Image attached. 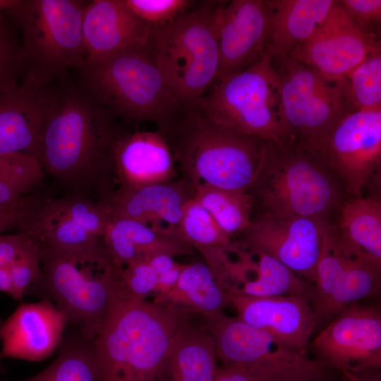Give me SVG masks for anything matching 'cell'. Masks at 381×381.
I'll list each match as a JSON object with an SVG mask.
<instances>
[{
    "mask_svg": "<svg viewBox=\"0 0 381 381\" xmlns=\"http://www.w3.org/2000/svg\"><path fill=\"white\" fill-rule=\"evenodd\" d=\"M116 116L71 75L52 85L37 159L44 172L86 197L113 171Z\"/></svg>",
    "mask_w": 381,
    "mask_h": 381,
    "instance_id": "obj_1",
    "label": "cell"
},
{
    "mask_svg": "<svg viewBox=\"0 0 381 381\" xmlns=\"http://www.w3.org/2000/svg\"><path fill=\"white\" fill-rule=\"evenodd\" d=\"M188 312L118 294L92 341L97 381H159Z\"/></svg>",
    "mask_w": 381,
    "mask_h": 381,
    "instance_id": "obj_2",
    "label": "cell"
},
{
    "mask_svg": "<svg viewBox=\"0 0 381 381\" xmlns=\"http://www.w3.org/2000/svg\"><path fill=\"white\" fill-rule=\"evenodd\" d=\"M158 131L193 186L250 192L261 171L267 143L217 124L193 102H182Z\"/></svg>",
    "mask_w": 381,
    "mask_h": 381,
    "instance_id": "obj_3",
    "label": "cell"
},
{
    "mask_svg": "<svg viewBox=\"0 0 381 381\" xmlns=\"http://www.w3.org/2000/svg\"><path fill=\"white\" fill-rule=\"evenodd\" d=\"M39 287L64 312L80 335L93 341L119 291L120 270L103 238L92 244L56 248L40 246Z\"/></svg>",
    "mask_w": 381,
    "mask_h": 381,
    "instance_id": "obj_4",
    "label": "cell"
},
{
    "mask_svg": "<svg viewBox=\"0 0 381 381\" xmlns=\"http://www.w3.org/2000/svg\"><path fill=\"white\" fill-rule=\"evenodd\" d=\"M88 1L18 0L5 12L20 35L22 80L49 86L85 66L83 16Z\"/></svg>",
    "mask_w": 381,
    "mask_h": 381,
    "instance_id": "obj_5",
    "label": "cell"
},
{
    "mask_svg": "<svg viewBox=\"0 0 381 381\" xmlns=\"http://www.w3.org/2000/svg\"><path fill=\"white\" fill-rule=\"evenodd\" d=\"M147 44L87 64L76 71L77 79L116 116L152 122L159 128L175 115L182 101L165 83Z\"/></svg>",
    "mask_w": 381,
    "mask_h": 381,
    "instance_id": "obj_6",
    "label": "cell"
},
{
    "mask_svg": "<svg viewBox=\"0 0 381 381\" xmlns=\"http://www.w3.org/2000/svg\"><path fill=\"white\" fill-rule=\"evenodd\" d=\"M250 191L263 212L278 216L327 220L342 202L338 180L319 155L294 144H267Z\"/></svg>",
    "mask_w": 381,
    "mask_h": 381,
    "instance_id": "obj_7",
    "label": "cell"
},
{
    "mask_svg": "<svg viewBox=\"0 0 381 381\" xmlns=\"http://www.w3.org/2000/svg\"><path fill=\"white\" fill-rule=\"evenodd\" d=\"M217 1H202L173 21L151 26L148 47L163 78L182 102H193L218 81L220 60L212 23Z\"/></svg>",
    "mask_w": 381,
    "mask_h": 381,
    "instance_id": "obj_8",
    "label": "cell"
},
{
    "mask_svg": "<svg viewBox=\"0 0 381 381\" xmlns=\"http://www.w3.org/2000/svg\"><path fill=\"white\" fill-rule=\"evenodd\" d=\"M193 102L223 127L267 143L291 144L282 114L278 73L266 54L248 68L220 79Z\"/></svg>",
    "mask_w": 381,
    "mask_h": 381,
    "instance_id": "obj_9",
    "label": "cell"
},
{
    "mask_svg": "<svg viewBox=\"0 0 381 381\" xmlns=\"http://www.w3.org/2000/svg\"><path fill=\"white\" fill-rule=\"evenodd\" d=\"M207 319L223 366L241 370L250 381H334V371L321 361L238 318L222 313Z\"/></svg>",
    "mask_w": 381,
    "mask_h": 381,
    "instance_id": "obj_10",
    "label": "cell"
},
{
    "mask_svg": "<svg viewBox=\"0 0 381 381\" xmlns=\"http://www.w3.org/2000/svg\"><path fill=\"white\" fill-rule=\"evenodd\" d=\"M273 63L279 76L282 114L290 143L318 155L332 127L353 111L345 95L346 78L329 80L292 58Z\"/></svg>",
    "mask_w": 381,
    "mask_h": 381,
    "instance_id": "obj_11",
    "label": "cell"
},
{
    "mask_svg": "<svg viewBox=\"0 0 381 381\" xmlns=\"http://www.w3.org/2000/svg\"><path fill=\"white\" fill-rule=\"evenodd\" d=\"M381 262L346 242L327 222L310 300L318 322L333 319L351 304L377 294Z\"/></svg>",
    "mask_w": 381,
    "mask_h": 381,
    "instance_id": "obj_12",
    "label": "cell"
},
{
    "mask_svg": "<svg viewBox=\"0 0 381 381\" xmlns=\"http://www.w3.org/2000/svg\"><path fill=\"white\" fill-rule=\"evenodd\" d=\"M318 155L349 193L361 196L380 169L381 109L346 114L326 135Z\"/></svg>",
    "mask_w": 381,
    "mask_h": 381,
    "instance_id": "obj_13",
    "label": "cell"
},
{
    "mask_svg": "<svg viewBox=\"0 0 381 381\" xmlns=\"http://www.w3.org/2000/svg\"><path fill=\"white\" fill-rule=\"evenodd\" d=\"M312 346L316 358L337 373L380 369V308L351 304L320 332Z\"/></svg>",
    "mask_w": 381,
    "mask_h": 381,
    "instance_id": "obj_14",
    "label": "cell"
},
{
    "mask_svg": "<svg viewBox=\"0 0 381 381\" xmlns=\"http://www.w3.org/2000/svg\"><path fill=\"white\" fill-rule=\"evenodd\" d=\"M327 222L262 212L252 219L240 243L271 256L313 285Z\"/></svg>",
    "mask_w": 381,
    "mask_h": 381,
    "instance_id": "obj_15",
    "label": "cell"
},
{
    "mask_svg": "<svg viewBox=\"0 0 381 381\" xmlns=\"http://www.w3.org/2000/svg\"><path fill=\"white\" fill-rule=\"evenodd\" d=\"M111 219L102 201L73 193L33 203L19 229L29 234L39 246L70 248L102 240Z\"/></svg>",
    "mask_w": 381,
    "mask_h": 381,
    "instance_id": "obj_16",
    "label": "cell"
},
{
    "mask_svg": "<svg viewBox=\"0 0 381 381\" xmlns=\"http://www.w3.org/2000/svg\"><path fill=\"white\" fill-rule=\"evenodd\" d=\"M380 37L362 29L337 1L314 34L291 55L332 80H341L375 47Z\"/></svg>",
    "mask_w": 381,
    "mask_h": 381,
    "instance_id": "obj_17",
    "label": "cell"
},
{
    "mask_svg": "<svg viewBox=\"0 0 381 381\" xmlns=\"http://www.w3.org/2000/svg\"><path fill=\"white\" fill-rule=\"evenodd\" d=\"M212 23L220 60L218 81L265 54L269 23L265 0L217 1Z\"/></svg>",
    "mask_w": 381,
    "mask_h": 381,
    "instance_id": "obj_18",
    "label": "cell"
},
{
    "mask_svg": "<svg viewBox=\"0 0 381 381\" xmlns=\"http://www.w3.org/2000/svg\"><path fill=\"white\" fill-rule=\"evenodd\" d=\"M229 299L238 319L292 349L307 353L319 324L310 296L253 297L229 294Z\"/></svg>",
    "mask_w": 381,
    "mask_h": 381,
    "instance_id": "obj_19",
    "label": "cell"
},
{
    "mask_svg": "<svg viewBox=\"0 0 381 381\" xmlns=\"http://www.w3.org/2000/svg\"><path fill=\"white\" fill-rule=\"evenodd\" d=\"M226 248L219 255L217 267L226 277L229 294L310 296L313 285L271 256L231 243L228 246L231 257Z\"/></svg>",
    "mask_w": 381,
    "mask_h": 381,
    "instance_id": "obj_20",
    "label": "cell"
},
{
    "mask_svg": "<svg viewBox=\"0 0 381 381\" xmlns=\"http://www.w3.org/2000/svg\"><path fill=\"white\" fill-rule=\"evenodd\" d=\"M68 318L51 300L22 303L4 321L0 359L40 361L61 345Z\"/></svg>",
    "mask_w": 381,
    "mask_h": 381,
    "instance_id": "obj_21",
    "label": "cell"
},
{
    "mask_svg": "<svg viewBox=\"0 0 381 381\" xmlns=\"http://www.w3.org/2000/svg\"><path fill=\"white\" fill-rule=\"evenodd\" d=\"M150 29V25L132 12L125 0L89 1L83 16L86 64L147 45Z\"/></svg>",
    "mask_w": 381,
    "mask_h": 381,
    "instance_id": "obj_22",
    "label": "cell"
},
{
    "mask_svg": "<svg viewBox=\"0 0 381 381\" xmlns=\"http://www.w3.org/2000/svg\"><path fill=\"white\" fill-rule=\"evenodd\" d=\"M194 193L193 186L183 179L136 188L119 187L107 193L101 201L111 218L178 228L184 207Z\"/></svg>",
    "mask_w": 381,
    "mask_h": 381,
    "instance_id": "obj_23",
    "label": "cell"
},
{
    "mask_svg": "<svg viewBox=\"0 0 381 381\" xmlns=\"http://www.w3.org/2000/svg\"><path fill=\"white\" fill-rule=\"evenodd\" d=\"M52 85L22 80L0 95V154L20 153L37 158Z\"/></svg>",
    "mask_w": 381,
    "mask_h": 381,
    "instance_id": "obj_24",
    "label": "cell"
},
{
    "mask_svg": "<svg viewBox=\"0 0 381 381\" xmlns=\"http://www.w3.org/2000/svg\"><path fill=\"white\" fill-rule=\"evenodd\" d=\"M112 159L120 187L169 183L176 176L172 153L158 131L121 133L114 145Z\"/></svg>",
    "mask_w": 381,
    "mask_h": 381,
    "instance_id": "obj_25",
    "label": "cell"
},
{
    "mask_svg": "<svg viewBox=\"0 0 381 381\" xmlns=\"http://www.w3.org/2000/svg\"><path fill=\"white\" fill-rule=\"evenodd\" d=\"M337 0H265L268 12L265 53L273 61L290 58L323 23Z\"/></svg>",
    "mask_w": 381,
    "mask_h": 381,
    "instance_id": "obj_26",
    "label": "cell"
},
{
    "mask_svg": "<svg viewBox=\"0 0 381 381\" xmlns=\"http://www.w3.org/2000/svg\"><path fill=\"white\" fill-rule=\"evenodd\" d=\"M154 301L212 318L222 314L229 304L228 284L224 276L208 265H185L175 286Z\"/></svg>",
    "mask_w": 381,
    "mask_h": 381,
    "instance_id": "obj_27",
    "label": "cell"
},
{
    "mask_svg": "<svg viewBox=\"0 0 381 381\" xmlns=\"http://www.w3.org/2000/svg\"><path fill=\"white\" fill-rule=\"evenodd\" d=\"M217 358L212 334L186 323L171 341L166 370L173 381H216Z\"/></svg>",
    "mask_w": 381,
    "mask_h": 381,
    "instance_id": "obj_28",
    "label": "cell"
},
{
    "mask_svg": "<svg viewBox=\"0 0 381 381\" xmlns=\"http://www.w3.org/2000/svg\"><path fill=\"white\" fill-rule=\"evenodd\" d=\"M338 232L360 251L381 262V202L373 197L342 201Z\"/></svg>",
    "mask_w": 381,
    "mask_h": 381,
    "instance_id": "obj_29",
    "label": "cell"
},
{
    "mask_svg": "<svg viewBox=\"0 0 381 381\" xmlns=\"http://www.w3.org/2000/svg\"><path fill=\"white\" fill-rule=\"evenodd\" d=\"M194 198L210 214L230 238L243 233L251 223L255 198L250 192L236 191L198 183Z\"/></svg>",
    "mask_w": 381,
    "mask_h": 381,
    "instance_id": "obj_30",
    "label": "cell"
},
{
    "mask_svg": "<svg viewBox=\"0 0 381 381\" xmlns=\"http://www.w3.org/2000/svg\"><path fill=\"white\" fill-rule=\"evenodd\" d=\"M38 159L20 154H0V206L13 207L21 205L29 190L44 177Z\"/></svg>",
    "mask_w": 381,
    "mask_h": 381,
    "instance_id": "obj_31",
    "label": "cell"
},
{
    "mask_svg": "<svg viewBox=\"0 0 381 381\" xmlns=\"http://www.w3.org/2000/svg\"><path fill=\"white\" fill-rule=\"evenodd\" d=\"M92 341L80 335L64 343L54 361L22 381H97Z\"/></svg>",
    "mask_w": 381,
    "mask_h": 381,
    "instance_id": "obj_32",
    "label": "cell"
},
{
    "mask_svg": "<svg viewBox=\"0 0 381 381\" xmlns=\"http://www.w3.org/2000/svg\"><path fill=\"white\" fill-rule=\"evenodd\" d=\"M111 220L126 236L139 257L158 253L174 257L190 252L191 245L178 228L153 226L126 219L111 218Z\"/></svg>",
    "mask_w": 381,
    "mask_h": 381,
    "instance_id": "obj_33",
    "label": "cell"
},
{
    "mask_svg": "<svg viewBox=\"0 0 381 381\" xmlns=\"http://www.w3.org/2000/svg\"><path fill=\"white\" fill-rule=\"evenodd\" d=\"M345 95L352 111L381 109L380 46L346 76Z\"/></svg>",
    "mask_w": 381,
    "mask_h": 381,
    "instance_id": "obj_34",
    "label": "cell"
},
{
    "mask_svg": "<svg viewBox=\"0 0 381 381\" xmlns=\"http://www.w3.org/2000/svg\"><path fill=\"white\" fill-rule=\"evenodd\" d=\"M178 229L186 241L202 253L226 247L232 243L231 238L194 197L186 204Z\"/></svg>",
    "mask_w": 381,
    "mask_h": 381,
    "instance_id": "obj_35",
    "label": "cell"
},
{
    "mask_svg": "<svg viewBox=\"0 0 381 381\" xmlns=\"http://www.w3.org/2000/svg\"><path fill=\"white\" fill-rule=\"evenodd\" d=\"M25 64L18 30L5 13H0V95L21 83Z\"/></svg>",
    "mask_w": 381,
    "mask_h": 381,
    "instance_id": "obj_36",
    "label": "cell"
},
{
    "mask_svg": "<svg viewBox=\"0 0 381 381\" xmlns=\"http://www.w3.org/2000/svg\"><path fill=\"white\" fill-rule=\"evenodd\" d=\"M157 279L147 260L140 256L121 270L119 293L134 299H145L155 293Z\"/></svg>",
    "mask_w": 381,
    "mask_h": 381,
    "instance_id": "obj_37",
    "label": "cell"
},
{
    "mask_svg": "<svg viewBox=\"0 0 381 381\" xmlns=\"http://www.w3.org/2000/svg\"><path fill=\"white\" fill-rule=\"evenodd\" d=\"M128 8L150 26L169 23L190 10V0H125Z\"/></svg>",
    "mask_w": 381,
    "mask_h": 381,
    "instance_id": "obj_38",
    "label": "cell"
},
{
    "mask_svg": "<svg viewBox=\"0 0 381 381\" xmlns=\"http://www.w3.org/2000/svg\"><path fill=\"white\" fill-rule=\"evenodd\" d=\"M16 300H22L30 289L39 286L42 277L40 246L13 262L8 267Z\"/></svg>",
    "mask_w": 381,
    "mask_h": 381,
    "instance_id": "obj_39",
    "label": "cell"
},
{
    "mask_svg": "<svg viewBox=\"0 0 381 381\" xmlns=\"http://www.w3.org/2000/svg\"><path fill=\"white\" fill-rule=\"evenodd\" d=\"M340 4L367 32L380 37V0H341Z\"/></svg>",
    "mask_w": 381,
    "mask_h": 381,
    "instance_id": "obj_40",
    "label": "cell"
},
{
    "mask_svg": "<svg viewBox=\"0 0 381 381\" xmlns=\"http://www.w3.org/2000/svg\"><path fill=\"white\" fill-rule=\"evenodd\" d=\"M27 233L0 236V265L8 267L23 255L38 246Z\"/></svg>",
    "mask_w": 381,
    "mask_h": 381,
    "instance_id": "obj_41",
    "label": "cell"
},
{
    "mask_svg": "<svg viewBox=\"0 0 381 381\" xmlns=\"http://www.w3.org/2000/svg\"><path fill=\"white\" fill-rule=\"evenodd\" d=\"M29 214V204L25 200L21 205L13 207L0 206V234L11 228H20Z\"/></svg>",
    "mask_w": 381,
    "mask_h": 381,
    "instance_id": "obj_42",
    "label": "cell"
},
{
    "mask_svg": "<svg viewBox=\"0 0 381 381\" xmlns=\"http://www.w3.org/2000/svg\"><path fill=\"white\" fill-rule=\"evenodd\" d=\"M184 266L178 263L171 270L158 277L155 291L156 297L164 295L175 286Z\"/></svg>",
    "mask_w": 381,
    "mask_h": 381,
    "instance_id": "obj_43",
    "label": "cell"
},
{
    "mask_svg": "<svg viewBox=\"0 0 381 381\" xmlns=\"http://www.w3.org/2000/svg\"><path fill=\"white\" fill-rule=\"evenodd\" d=\"M143 257L158 277L169 272L178 264L174 256L169 254L158 253Z\"/></svg>",
    "mask_w": 381,
    "mask_h": 381,
    "instance_id": "obj_44",
    "label": "cell"
},
{
    "mask_svg": "<svg viewBox=\"0 0 381 381\" xmlns=\"http://www.w3.org/2000/svg\"><path fill=\"white\" fill-rule=\"evenodd\" d=\"M339 373L341 381H381L380 369L345 370Z\"/></svg>",
    "mask_w": 381,
    "mask_h": 381,
    "instance_id": "obj_45",
    "label": "cell"
},
{
    "mask_svg": "<svg viewBox=\"0 0 381 381\" xmlns=\"http://www.w3.org/2000/svg\"><path fill=\"white\" fill-rule=\"evenodd\" d=\"M216 381H250L241 370L230 366L219 368Z\"/></svg>",
    "mask_w": 381,
    "mask_h": 381,
    "instance_id": "obj_46",
    "label": "cell"
},
{
    "mask_svg": "<svg viewBox=\"0 0 381 381\" xmlns=\"http://www.w3.org/2000/svg\"><path fill=\"white\" fill-rule=\"evenodd\" d=\"M0 291L16 299V293L12 279L7 267L0 265Z\"/></svg>",
    "mask_w": 381,
    "mask_h": 381,
    "instance_id": "obj_47",
    "label": "cell"
},
{
    "mask_svg": "<svg viewBox=\"0 0 381 381\" xmlns=\"http://www.w3.org/2000/svg\"><path fill=\"white\" fill-rule=\"evenodd\" d=\"M17 1L18 0H0V13L10 10Z\"/></svg>",
    "mask_w": 381,
    "mask_h": 381,
    "instance_id": "obj_48",
    "label": "cell"
},
{
    "mask_svg": "<svg viewBox=\"0 0 381 381\" xmlns=\"http://www.w3.org/2000/svg\"><path fill=\"white\" fill-rule=\"evenodd\" d=\"M3 323H4V321L0 319V339H1V331Z\"/></svg>",
    "mask_w": 381,
    "mask_h": 381,
    "instance_id": "obj_49",
    "label": "cell"
},
{
    "mask_svg": "<svg viewBox=\"0 0 381 381\" xmlns=\"http://www.w3.org/2000/svg\"><path fill=\"white\" fill-rule=\"evenodd\" d=\"M0 361H1V359H0ZM1 365H0V371H1Z\"/></svg>",
    "mask_w": 381,
    "mask_h": 381,
    "instance_id": "obj_50",
    "label": "cell"
}]
</instances>
